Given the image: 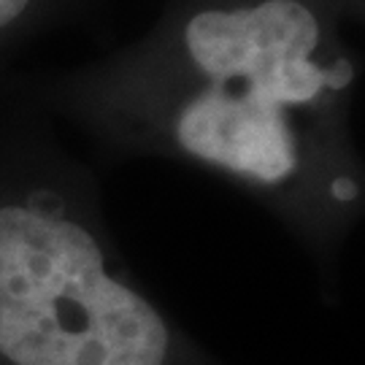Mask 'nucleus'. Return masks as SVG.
Wrapping results in <instances>:
<instances>
[{"mask_svg": "<svg viewBox=\"0 0 365 365\" xmlns=\"http://www.w3.org/2000/svg\"><path fill=\"white\" fill-rule=\"evenodd\" d=\"M0 365H220L125 265L92 168L0 103Z\"/></svg>", "mask_w": 365, "mask_h": 365, "instance_id": "f03ea898", "label": "nucleus"}, {"mask_svg": "<svg viewBox=\"0 0 365 365\" xmlns=\"http://www.w3.org/2000/svg\"><path fill=\"white\" fill-rule=\"evenodd\" d=\"M365 0H165L141 38L66 71L0 73V103L98 155L170 160L257 200L327 287L365 214Z\"/></svg>", "mask_w": 365, "mask_h": 365, "instance_id": "f257e3e1", "label": "nucleus"}, {"mask_svg": "<svg viewBox=\"0 0 365 365\" xmlns=\"http://www.w3.org/2000/svg\"><path fill=\"white\" fill-rule=\"evenodd\" d=\"M95 0H0V73L14 54L63 22H71Z\"/></svg>", "mask_w": 365, "mask_h": 365, "instance_id": "7ed1b4c3", "label": "nucleus"}]
</instances>
